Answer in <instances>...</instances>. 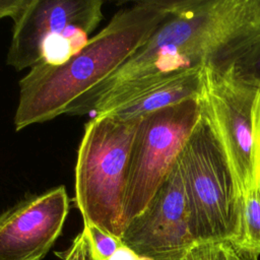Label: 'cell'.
Segmentation results:
<instances>
[{
	"instance_id": "obj_5",
	"label": "cell",
	"mask_w": 260,
	"mask_h": 260,
	"mask_svg": "<svg viewBox=\"0 0 260 260\" xmlns=\"http://www.w3.org/2000/svg\"><path fill=\"white\" fill-rule=\"evenodd\" d=\"M197 243L229 242L235 185L226 159L202 116L177 159Z\"/></svg>"
},
{
	"instance_id": "obj_16",
	"label": "cell",
	"mask_w": 260,
	"mask_h": 260,
	"mask_svg": "<svg viewBox=\"0 0 260 260\" xmlns=\"http://www.w3.org/2000/svg\"><path fill=\"white\" fill-rule=\"evenodd\" d=\"M35 260H41V259H35Z\"/></svg>"
},
{
	"instance_id": "obj_12",
	"label": "cell",
	"mask_w": 260,
	"mask_h": 260,
	"mask_svg": "<svg viewBox=\"0 0 260 260\" xmlns=\"http://www.w3.org/2000/svg\"><path fill=\"white\" fill-rule=\"evenodd\" d=\"M235 78L260 87V30L221 69Z\"/></svg>"
},
{
	"instance_id": "obj_4",
	"label": "cell",
	"mask_w": 260,
	"mask_h": 260,
	"mask_svg": "<svg viewBox=\"0 0 260 260\" xmlns=\"http://www.w3.org/2000/svg\"><path fill=\"white\" fill-rule=\"evenodd\" d=\"M208 124L231 170L235 197L260 186V87L228 70L203 68L198 96Z\"/></svg>"
},
{
	"instance_id": "obj_13",
	"label": "cell",
	"mask_w": 260,
	"mask_h": 260,
	"mask_svg": "<svg viewBox=\"0 0 260 260\" xmlns=\"http://www.w3.org/2000/svg\"><path fill=\"white\" fill-rule=\"evenodd\" d=\"M180 260H240V255L229 242L197 243Z\"/></svg>"
},
{
	"instance_id": "obj_14",
	"label": "cell",
	"mask_w": 260,
	"mask_h": 260,
	"mask_svg": "<svg viewBox=\"0 0 260 260\" xmlns=\"http://www.w3.org/2000/svg\"><path fill=\"white\" fill-rule=\"evenodd\" d=\"M27 3V0H0V18H13Z\"/></svg>"
},
{
	"instance_id": "obj_11",
	"label": "cell",
	"mask_w": 260,
	"mask_h": 260,
	"mask_svg": "<svg viewBox=\"0 0 260 260\" xmlns=\"http://www.w3.org/2000/svg\"><path fill=\"white\" fill-rule=\"evenodd\" d=\"M229 243L238 253L260 256V186L235 197Z\"/></svg>"
},
{
	"instance_id": "obj_9",
	"label": "cell",
	"mask_w": 260,
	"mask_h": 260,
	"mask_svg": "<svg viewBox=\"0 0 260 260\" xmlns=\"http://www.w3.org/2000/svg\"><path fill=\"white\" fill-rule=\"evenodd\" d=\"M64 186L24 198L0 214V260L45 257L69 213Z\"/></svg>"
},
{
	"instance_id": "obj_3",
	"label": "cell",
	"mask_w": 260,
	"mask_h": 260,
	"mask_svg": "<svg viewBox=\"0 0 260 260\" xmlns=\"http://www.w3.org/2000/svg\"><path fill=\"white\" fill-rule=\"evenodd\" d=\"M140 119L109 114L85 124L74 172V202L83 222L122 238L125 197L134 136Z\"/></svg>"
},
{
	"instance_id": "obj_7",
	"label": "cell",
	"mask_w": 260,
	"mask_h": 260,
	"mask_svg": "<svg viewBox=\"0 0 260 260\" xmlns=\"http://www.w3.org/2000/svg\"><path fill=\"white\" fill-rule=\"evenodd\" d=\"M121 240L137 255L151 260H180L196 244L177 162Z\"/></svg>"
},
{
	"instance_id": "obj_6",
	"label": "cell",
	"mask_w": 260,
	"mask_h": 260,
	"mask_svg": "<svg viewBox=\"0 0 260 260\" xmlns=\"http://www.w3.org/2000/svg\"><path fill=\"white\" fill-rule=\"evenodd\" d=\"M200 116L198 100H189L140 119L130 154L125 197L126 228L144 210L175 167Z\"/></svg>"
},
{
	"instance_id": "obj_2",
	"label": "cell",
	"mask_w": 260,
	"mask_h": 260,
	"mask_svg": "<svg viewBox=\"0 0 260 260\" xmlns=\"http://www.w3.org/2000/svg\"><path fill=\"white\" fill-rule=\"evenodd\" d=\"M180 0H144L120 9L66 63H39L19 80L16 131L66 114L116 72L178 7Z\"/></svg>"
},
{
	"instance_id": "obj_17",
	"label": "cell",
	"mask_w": 260,
	"mask_h": 260,
	"mask_svg": "<svg viewBox=\"0 0 260 260\" xmlns=\"http://www.w3.org/2000/svg\"><path fill=\"white\" fill-rule=\"evenodd\" d=\"M108 260H109V259H108Z\"/></svg>"
},
{
	"instance_id": "obj_15",
	"label": "cell",
	"mask_w": 260,
	"mask_h": 260,
	"mask_svg": "<svg viewBox=\"0 0 260 260\" xmlns=\"http://www.w3.org/2000/svg\"><path fill=\"white\" fill-rule=\"evenodd\" d=\"M240 260H258V256L247 254V253H239Z\"/></svg>"
},
{
	"instance_id": "obj_8",
	"label": "cell",
	"mask_w": 260,
	"mask_h": 260,
	"mask_svg": "<svg viewBox=\"0 0 260 260\" xmlns=\"http://www.w3.org/2000/svg\"><path fill=\"white\" fill-rule=\"evenodd\" d=\"M101 0H27L12 18L6 63L20 71L41 62L44 44L73 28L91 34L103 18Z\"/></svg>"
},
{
	"instance_id": "obj_1",
	"label": "cell",
	"mask_w": 260,
	"mask_h": 260,
	"mask_svg": "<svg viewBox=\"0 0 260 260\" xmlns=\"http://www.w3.org/2000/svg\"><path fill=\"white\" fill-rule=\"evenodd\" d=\"M259 30L260 0H180L150 38L67 114H91L115 91L141 79L206 67L221 70Z\"/></svg>"
},
{
	"instance_id": "obj_10",
	"label": "cell",
	"mask_w": 260,
	"mask_h": 260,
	"mask_svg": "<svg viewBox=\"0 0 260 260\" xmlns=\"http://www.w3.org/2000/svg\"><path fill=\"white\" fill-rule=\"evenodd\" d=\"M202 69L153 76L130 83L115 91L91 114H109L133 120L189 100H198Z\"/></svg>"
}]
</instances>
